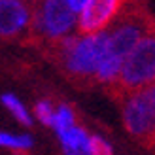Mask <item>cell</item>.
<instances>
[{
	"label": "cell",
	"instance_id": "1",
	"mask_svg": "<svg viewBox=\"0 0 155 155\" xmlns=\"http://www.w3.org/2000/svg\"><path fill=\"white\" fill-rule=\"evenodd\" d=\"M40 51L55 64L72 85L89 89L97 85L100 63L108 51V34L66 36L45 42Z\"/></svg>",
	"mask_w": 155,
	"mask_h": 155
},
{
	"label": "cell",
	"instance_id": "2",
	"mask_svg": "<svg viewBox=\"0 0 155 155\" xmlns=\"http://www.w3.org/2000/svg\"><path fill=\"white\" fill-rule=\"evenodd\" d=\"M108 51L106 55L125 63V59L144 38L155 34V17L142 2H125L119 15L106 30Z\"/></svg>",
	"mask_w": 155,
	"mask_h": 155
},
{
	"label": "cell",
	"instance_id": "3",
	"mask_svg": "<svg viewBox=\"0 0 155 155\" xmlns=\"http://www.w3.org/2000/svg\"><path fill=\"white\" fill-rule=\"evenodd\" d=\"M155 85V34L148 36L125 59L115 85L108 91L115 102H123L129 95Z\"/></svg>",
	"mask_w": 155,
	"mask_h": 155
},
{
	"label": "cell",
	"instance_id": "4",
	"mask_svg": "<svg viewBox=\"0 0 155 155\" xmlns=\"http://www.w3.org/2000/svg\"><path fill=\"white\" fill-rule=\"evenodd\" d=\"M119 106L129 134L144 148L155 150V85L129 95Z\"/></svg>",
	"mask_w": 155,
	"mask_h": 155
},
{
	"label": "cell",
	"instance_id": "5",
	"mask_svg": "<svg viewBox=\"0 0 155 155\" xmlns=\"http://www.w3.org/2000/svg\"><path fill=\"white\" fill-rule=\"evenodd\" d=\"M125 2L121 0H91L85 4L83 12L78 17V32L80 36H95L106 32L114 19L119 15Z\"/></svg>",
	"mask_w": 155,
	"mask_h": 155
},
{
	"label": "cell",
	"instance_id": "6",
	"mask_svg": "<svg viewBox=\"0 0 155 155\" xmlns=\"http://www.w3.org/2000/svg\"><path fill=\"white\" fill-rule=\"evenodd\" d=\"M0 13H2V23H0V32L4 40H19L25 44L30 28V4L25 2H13V0H4L0 4Z\"/></svg>",
	"mask_w": 155,
	"mask_h": 155
},
{
	"label": "cell",
	"instance_id": "7",
	"mask_svg": "<svg viewBox=\"0 0 155 155\" xmlns=\"http://www.w3.org/2000/svg\"><path fill=\"white\" fill-rule=\"evenodd\" d=\"M59 136H61V142H63L64 155H91L89 153L91 138L87 136V133L81 127H74Z\"/></svg>",
	"mask_w": 155,
	"mask_h": 155
},
{
	"label": "cell",
	"instance_id": "8",
	"mask_svg": "<svg viewBox=\"0 0 155 155\" xmlns=\"http://www.w3.org/2000/svg\"><path fill=\"white\" fill-rule=\"evenodd\" d=\"M53 127L57 129L59 134H63L66 130L76 127V117H74V112H72L70 106H66V104L59 106V110L55 112V125Z\"/></svg>",
	"mask_w": 155,
	"mask_h": 155
},
{
	"label": "cell",
	"instance_id": "9",
	"mask_svg": "<svg viewBox=\"0 0 155 155\" xmlns=\"http://www.w3.org/2000/svg\"><path fill=\"white\" fill-rule=\"evenodd\" d=\"M2 102H4V106L8 108V110H10L15 117L23 123V125L28 127L30 123H32V121H30V117H28V114L25 112V108H23V104H21L13 95H4V97H2Z\"/></svg>",
	"mask_w": 155,
	"mask_h": 155
},
{
	"label": "cell",
	"instance_id": "10",
	"mask_svg": "<svg viewBox=\"0 0 155 155\" xmlns=\"http://www.w3.org/2000/svg\"><path fill=\"white\" fill-rule=\"evenodd\" d=\"M0 142H2V146H6V148H10V150H28L30 146H32L30 136H13L10 133L0 134Z\"/></svg>",
	"mask_w": 155,
	"mask_h": 155
},
{
	"label": "cell",
	"instance_id": "11",
	"mask_svg": "<svg viewBox=\"0 0 155 155\" xmlns=\"http://www.w3.org/2000/svg\"><path fill=\"white\" fill-rule=\"evenodd\" d=\"M34 112H36V117L40 119L44 125H55V112H53V106L49 100H40L36 106H34Z\"/></svg>",
	"mask_w": 155,
	"mask_h": 155
},
{
	"label": "cell",
	"instance_id": "12",
	"mask_svg": "<svg viewBox=\"0 0 155 155\" xmlns=\"http://www.w3.org/2000/svg\"><path fill=\"white\" fill-rule=\"evenodd\" d=\"M89 153L91 155H112V148L102 140V138L91 136V140H89Z\"/></svg>",
	"mask_w": 155,
	"mask_h": 155
}]
</instances>
